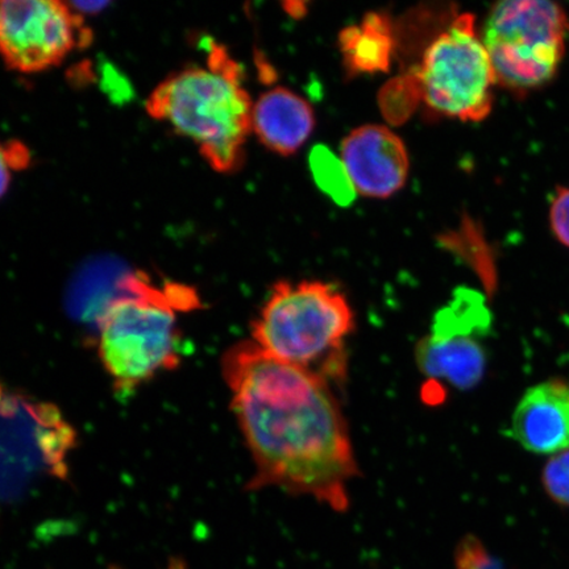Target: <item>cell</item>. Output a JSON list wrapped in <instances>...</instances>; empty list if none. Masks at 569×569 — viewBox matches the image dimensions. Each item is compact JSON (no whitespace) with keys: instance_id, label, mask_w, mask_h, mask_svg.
<instances>
[{"instance_id":"cell-1","label":"cell","mask_w":569,"mask_h":569,"mask_svg":"<svg viewBox=\"0 0 569 569\" xmlns=\"http://www.w3.org/2000/svg\"><path fill=\"white\" fill-rule=\"evenodd\" d=\"M222 375L254 461L248 488H279L346 511L359 468L330 383L283 365L252 340L224 353Z\"/></svg>"},{"instance_id":"cell-2","label":"cell","mask_w":569,"mask_h":569,"mask_svg":"<svg viewBox=\"0 0 569 569\" xmlns=\"http://www.w3.org/2000/svg\"><path fill=\"white\" fill-rule=\"evenodd\" d=\"M146 107L149 117L193 140L217 172L230 173L240 167L252 132L253 103L239 63L217 42H209L206 67L170 74L152 91Z\"/></svg>"},{"instance_id":"cell-3","label":"cell","mask_w":569,"mask_h":569,"mask_svg":"<svg viewBox=\"0 0 569 569\" xmlns=\"http://www.w3.org/2000/svg\"><path fill=\"white\" fill-rule=\"evenodd\" d=\"M350 301L331 283L280 281L252 323V341L272 358L330 386L347 380L346 341L355 330Z\"/></svg>"},{"instance_id":"cell-4","label":"cell","mask_w":569,"mask_h":569,"mask_svg":"<svg viewBox=\"0 0 569 569\" xmlns=\"http://www.w3.org/2000/svg\"><path fill=\"white\" fill-rule=\"evenodd\" d=\"M199 308L201 300L193 288L166 282L158 293L127 298L106 312L94 340L118 393H131L180 366L177 316Z\"/></svg>"},{"instance_id":"cell-5","label":"cell","mask_w":569,"mask_h":569,"mask_svg":"<svg viewBox=\"0 0 569 569\" xmlns=\"http://www.w3.org/2000/svg\"><path fill=\"white\" fill-rule=\"evenodd\" d=\"M77 432L52 402L0 382V510L48 480H66Z\"/></svg>"},{"instance_id":"cell-6","label":"cell","mask_w":569,"mask_h":569,"mask_svg":"<svg viewBox=\"0 0 569 569\" xmlns=\"http://www.w3.org/2000/svg\"><path fill=\"white\" fill-rule=\"evenodd\" d=\"M481 40L497 83L523 94L558 73L569 41V20L557 3L509 0L490 10Z\"/></svg>"},{"instance_id":"cell-7","label":"cell","mask_w":569,"mask_h":569,"mask_svg":"<svg viewBox=\"0 0 569 569\" xmlns=\"http://www.w3.org/2000/svg\"><path fill=\"white\" fill-rule=\"evenodd\" d=\"M429 109L461 122H481L493 107L497 78L472 13H461L426 49L415 74Z\"/></svg>"},{"instance_id":"cell-8","label":"cell","mask_w":569,"mask_h":569,"mask_svg":"<svg viewBox=\"0 0 569 569\" xmlns=\"http://www.w3.org/2000/svg\"><path fill=\"white\" fill-rule=\"evenodd\" d=\"M92 40L81 13L60 0H0V56L20 73L57 66Z\"/></svg>"},{"instance_id":"cell-9","label":"cell","mask_w":569,"mask_h":569,"mask_svg":"<svg viewBox=\"0 0 569 569\" xmlns=\"http://www.w3.org/2000/svg\"><path fill=\"white\" fill-rule=\"evenodd\" d=\"M340 159L356 193L389 198L403 188L409 177V154L403 141L386 126L356 128L341 142Z\"/></svg>"},{"instance_id":"cell-10","label":"cell","mask_w":569,"mask_h":569,"mask_svg":"<svg viewBox=\"0 0 569 569\" xmlns=\"http://www.w3.org/2000/svg\"><path fill=\"white\" fill-rule=\"evenodd\" d=\"M158 283L147 273L131 270L116 260H96L74 276L67 293V311L76 323L96 337L106 312L127 298L154 293Z\"/></svg>"},{"instance_id":"cell-11","label":"cell","mask_w":569,"mask_h":569,"mask_svg":"<svg viewBox=\"0 0 569 569\" xmlns=\"http://www.w3.org/2000/svg\"><path fill=\"white\" fill-rule=\"evenodd\" d=\"M510 433L533 453L569 451V382L549 380L526 390L511 418Z\"/></svg>"},{"instance_id":"cell-12","label":"cell","mask_w":569,"mask_h":569,"mask_svg":"<svg viewBox=\"0 0 569 569\" xmlns=\"http://www.w3.org/2000/svg\"><path fill=\"white\" fill-rule=\"evenodd\" d=\"M316 127V113L296 92L276 88L253 104L252 132L270 151L290 156L300 151Z\"/></svg>"},{"instance_id":"cell-13","label":"cell","mask_w":569,"mask_h":569,"mask_svg":"<svg viewBox=\"0 0 569 569\" xmlns=\"http://www.w3.org/2000/svg\"><path fill=\"white\" fill-rule=\"evenodd\" d=\"M415 358L431 381H446L459 390L478 387L486 375L487 353L478 337L427 336L418 341Z\"/></svg>"},{"instance_id":"cell-14","label":"cell","mask_w":569,"mask_h":569,"mask_svg":"<svg viewBox=\"0 0 569 569\" xmlns=\"http://www.w3.org/2000/svg\"><path fill=\"white\" fill-rule=\"evenodd\" d=\"M339 47L348 73H386L395 52L390 20L382 13H368L359 24L340 32Z\"/></svg>"},{"instance_id":"cell-15","label":"cell","mask_w":569,"mask_h":569,"mask_svg":"<svg viewBox=\"0 0 569 569\" xmlns=\"http://www.w3.org/2000/svg\"><path fill=\"white\" fill-rule=\"evenodd\" d=\"M490 317L483 298L462 289L450 305L440 310L431 327V337H482L489 330Z\"/></svg>"},{"instance_id":"cell-16","label":"cell","mask_w":569,"mask_h":569,"mask_svg":"<svg viewBox=\"0 0 569 569\" xmlns=\"http://www.w3.org/2000/svg\"><path fill=\"white\" fill-rule=\"evenodd\" d=\"M310 170L317 187L339 206H350L356 198L350 176L343 161L330 148L317 146L310 153Z\"/></svg>"},{"instance_id":"cell-17","label":"cell","mask_w":569,"mask_h":569,"mask_svg":"<svg viewBox=\"0 0 569 569\" xmlns=\"http://www.w3.org/2000/svg\"><path fill=\"white\" fill-rule=\"evenodd\" d=\"M542 482L555 502L569 508V451L553 455L543 469Z\"/></svg>"},{"instance_id":"cell-18","label":"cell","mask_w":569,"mask_h":569,"mask_svg":"<svg viewBox=\"0 0 569 569\" xmlns=\"http://www.w3.org/2000/svg\"><path fill=\"white\" fill-rule=\"evenodd\" d=\"M457 569H502L500 561L488 552L480 540L466 537L455 552Z\"/></svg>"},{"instance_id":"cell-19","label":"cell","mask_w":569,"mask_h":569,"mask_svg":"<svg viewBox=\"0 0 569 569\" xmlns=\"http://www.w3.org/2000/svg\"><path fill=\"white\" fill-rule=\"evenodd\" d=\"M551 230L561 244L569 247V188H561L550 208Z\"/></svg>"},{"instance_id":"cell-20","label":"cell","mask_w":569,"mask_h":569,"mask_svg":"<svg viewBox=\"0 0 569 569\" xmlns=\"http://www.w3.org/2000/svg\"><path fill=\"white\" fill-rule=\"evenodd\" d=\"M13 169L9 147L6 142H0V199H2L10 189Z\"/></svg>"},{"instance_id":"cell-21","label":"cell","mask_w":569,"mask_h":569,"mask_svg":"<svg viewBox=\"0 0 569 569\" xmlns=\"http://www.w3.org/2000/svg\"><path fill=\"white\" fill-rule=\"evenodd\" d=\"M71 7L78 12V13H94L97 11H101L107 7V3L103 2H77V3H70Z\"/></svg>"},{"instance_id":"cell-22","label":"cell","mask_w":569,"mask_h":569,"mask_svg":"<svg viewBox=\"0 0 569 569\" xmlns=\"http://www.w3.org/2000/svg\"><path fill=\"white\" fill-rule=\"evenodd\" d=\"M169 569H187L181 563V561L173 560L172 563H170Z\"/></svg>"}]
</instances>
